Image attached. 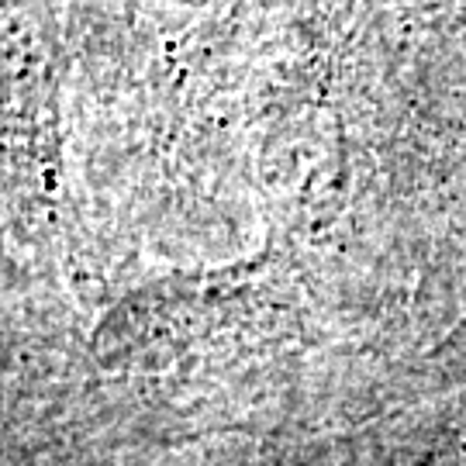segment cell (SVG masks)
Here are the masks:
<instances>
[{"label":"cell","mask_w":466,"mask_h":466,"mask_svg":"<svg viewBox=\"0 0 466 466\" xmlns=\"http://www.w3.org/2000/svg\"><path fill=\"white\" fill-rule=\"evenodd\" d=\"M439 466H466V456L460 452V456H452V460H446V463H439Z\"/></svg>","instance_id":"1"}]
</instances>
